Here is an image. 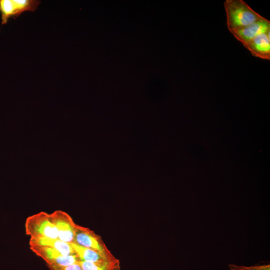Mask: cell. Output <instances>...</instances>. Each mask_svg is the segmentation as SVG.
<instances>
[{
	"instance_id": "52a82bcc",
	"label": "cell",
	"mask_w": 270,
	"mask_h": 270,
	"mask_svg": "<svg viewBox=\"0 0 270 270\" xmlns=\"http://www.w3.org/2000/svg\"><path fill=\"white\" fill-rule=\"evenodd\" d=\"M270 30V21L264 18L241 28L231 32L234 36L242 44L257 36Z\"/></svg>"
},
{
	"instance_id": "ba28073f",
	"label": "cell",
	"mask_w": 270,
	"mask_h": 270,
	"mask_svg": "<svg viewBox=\"0 0 270 270\" xmlns=\"http://www.w3.org/2000/svg\"><path fill=\"white\" fill-rule=\"evenodd\" d=\"M270 30L261 34L243 46L252 54L262 59L270 60Z\"/></svg>"
},
{
	"instance_id": "5b68a950",
	"label": "cell",
	"mask_w": 270,
	"mask_h": 270,
	"mask_svg": "<svg viewBox=\"0 0 270 270\" xmlns=\"http://www.w3.org/2000/svg\"><path fill=\"white\" fill-rule=\"evenodd\" d=\"M30 248L36 254L42 258L48 266H66L80 261L76 254L64 255L51 248L32 246Z\"/></svg>"
},
{
	"instance_id": "8fae6325",
	"label": "cell",
	"mask_w": 270,
	"mask_h": 270,
	"mask_svg": "<svg viewBox=\"0 0 270 270\" xmlns=\"http://www.w3.org/2000/svg\"><path fill=\"white\" fill-rule=\"evenodd\" d=\"M82 270H120V260L116 258L100 262H88L80 260L78 262Z\"/></svg>"
},
{
	"instance_id": "7c38bea8",
	"label": "cell",
	"mask_w": 270,
	"mask_h": 270,
	"mask_svg": "<svg viewBox=\"0 0 270 270\" xmlns=\"http://www.w3.org/2000/svg\"><path fill=\"white\" fill-rule=\"evenodd\" d=\"M50 270H82L79 264L76 263L66 266H48Z\"/></svg>"
},
{
	"instance_id": "277c9868",
	"label": "cell",
	"mask_w": 270,
	"mask_h": 270,
	"mask_svg": "<svg viewBox=\"0 0 270 270\" xmlns=\"http://www.w3.org/2000/svg\"><path fill=\"white\" fill-rule=\"evenodd\" d=\"M40 3L38 0H0L2 24H6L10 18H16L25 12L35 11Z\"/></svg>"
},
{
	"instance_id": "9c48e42d",
	"label": "cell",
	"mask_w": 270,
	"mask_h": 270,
	"mask_svg": "<svg viewBox=\"0 0 270 270\" xmlns=\"http://www.w3.org/2000/svg\"><path fill=\"white\" fill-rule=\"evenodd\" d=\"M30 246H39L51 248L64 255L76 254L71 244L68 243L57 238H30Z\"/></svg>"
},
{
	"instance_id": "30bf717a",
	"label": "cell",
	"mask_w": 270,
	"mask_h": 270,
	"mask_svg": "<svg viewBox=\"0 0 270 270\" xmlns=\"http://www.w3.org/2000/svg\"><path fill=\"white\" fill-rule=\"evenodd\" d=\"M71 245L80 260L96 262L116 258L114 256L112 257L108 256L98 251L84 247L74 242L71 243Z\"/></svg>"
},
{
	"instance_id": "3957f363",
	"label": "cell",
	"mask_w": 270,
	"mask_h": 270,
	"mask_svg": "<svg viewBox=\"0 0 270 270\" xmlns=\"http://www.w3.org/2000/svg\"><path fill=\"white\" fill-rule=\"evenodd\" d=\"M74 243L91 248L108 256H114L101 236L88 228L76 224Z\"/></svg>"
},
{
	"instance_id": "6da1fadb",
	"label": "cell",
	"mask_w": 270,
	"mask_h": 270,
	"mask_svg": "<svg viewBox=\"0 0 270 270\" xmlns=\"http://www.w3.org/2000/svg\"><path fill=\"white\" fill-rule=\"evenodd\" d=\"M224 4L227 27L230 32L248 26L263 18L242 0H226Z\"/></svg>"
},
{
	"instance_id": "7a4b0ae2",
	"label": "cell",
	"mask_w": 270,
	"mask_h": 270,
	"mask_svg": "<svg viewBox=\"0 0 270 270\" xmlns=\"http://www.w3.org/2000/svg\"><path fill=\"white\" fill-rule=\"evenodd\" d=\"M26 234L34 238H57L56 229L50 214L40 212L28 216L24 224Z\"/></svg>"
},
{
	"instance_id": "8992f818",
	"label": "cell",
	"mask_w": 270,
	"mask_h": 270,
	"mask_svg": "<svg viewBox=\"0 0 270 270\" xmlns=\"http://www.w3.org/2000/svg\"><path fill=\"white\" fill-rule=\"evenodd\" d=\"M50 215L57 230L58 238L64 242L72 243L76 224L71 216L61 210H55Z\"/></svg>"
}]
</instances>
